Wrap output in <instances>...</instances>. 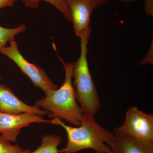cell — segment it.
<instances>
[{"mask_svg":"<svg viewBox=\"0 0 153 153\" xmlns=\"http://www.w3.org/2000/svg\"><path fill=\"white\" fill-rule=\"evenodd\" d=\"M9 44V46L0 48V52L13 60L22 72L30 78L34 86L42 89L46 96L57 89V85L50 79L44 69L25 59L19 51L15 39L11 40Z\"/></svg>","mask_w":153,"mask_h":153,"instance_id":"cell-4","label":"cell"},{"mask_svg":"<svg viewBox=\"0 0 153 153\" xmlns=\"http://www.w3.org/2000/svg\"><path fill=\"white\" fill-rule=\"evenodd\" d=\"M42 116L30 113L19 114H9L0 112V133L2 136L15 143L21 130L33 123H49Z\"/></svg>","mask_w":153,"mask_h":153,"instance_id":"cell-6","label":"cell"},{"mask_svg":"<svg viewBox=\"0 0 153 153\" xmlns=\"http://www.w3.org/2000/svg\"><path fill=\"white\" fill-rule=\"evenodd\" d=\"M120 1H122L124 2L131 3L137 1L138 0H120Z\"/></svg>","mask_w":153,"mask_h":153,"instance_id":"cell-17","label":"cell"},{"mask_svg":"<svg viewBox=\"0 0 153 153\" xmlns=\"http://www.w3.org/2000/svg\"><path fill=\"white\" fill-rule=\"evenodd\" d=\"M58 57L65 70L64 82L59 88L37 100L36 105L49 111L48 117L50 118H58L74 126H79L84 114L75 97L72 81V63H66L61 57Z\"/></svg>","mask_w":153,"mask_h":153,"instance_id":"cell-2","label":"cell"},{"mask_svg":"<svg viewBox=\"0 0 153 153\" xmlns=\"http://www.w3.org/2000/svg\"><path fill=\"white\" fill-rule=\"evenodd\" d=\"M30 150H24L22 153H30Z\"/></svg>","mask_w":153,"mask_h":153,"instance_id":"cell-18","label":"cell"},{"mask_svg":"<svg viewBox=\"0 0 153 153\" xmlns=\"http://www.w3.org/2000/svg\"><path fill=\"white\" fill-rule=\"evenodd\" d=\"M0 112L9 114H19L30 113L39 115L48 114L47 111L39 107L29 105L20 100L13 91L0 83Z\"/></svg>","mask_w":153,"mask_h":153,"instance_id":"cell-8","label":"cell"},{"mask_svg":"<svg viewBox=\"0 0 153 153\" xmlns=\"http://www.w3.org/2000/svg\"><path fill=\"white\" fill-rule=\"evenodd\" d=\"M50 121L62 127L67 134V144L59 150L60 153H76L85 149L92 150L96 153H112L110 146L114 138L113 132L100 126L93 117L84 115L79 126L67 125L58 118Z\"/></svg>","mask_w":153,"mask_h":153,"instance_id":"cell-1","label":"cell"},{"mask_svg":"<svg viewBox=\"0 0 153 153\" xmlns=\"http://www.w3.org/2000/svg\"><path fill=\"white\" fill-rule=\"evenodd\" d=\"M144 9L147 15L153 16V0H144Z\"/></svg>","mask_w":153,"mask_h":153,"instance_id":"cell-14","label":"cell"},{"mask_svg":"<svg viewBox=\"0 0 153 153\" xmlns=\"http://www.w3.org/2000/svg\"><path fill=\"white\" fill-rule=\"evenodd\" d=\"M1 76H0V80H1Z\"/></svg>","mask_w":153,"mask_h":153,"instance_id":"cell-19","label":"cell"},{"mask_svg":"<svg viewBox=\"0 0 153 153\" xmlns=\"http://www.w3.org/2000/svg\"><path fill=\"white\" fill-rule=\"evenodd\" d=\"M62 141V138L59 136L47 135L42 138L41 144L37 149L30 153H60L57 149Z\"/></svg>","mask_w":153,"mask_h":153,"instance_id":"cell-10","label":"cell"},{"mask_svg":"<svg viewBox=\"0 0 153 153\" xmlns=\"http://www.w3.org/2000/svg\"><path fill=\"white\" fill-rule=\"evenodd\" d=\"M25 6L30 8H38L39 7L40 1L47 2L55 7L60 11L64 17L68 21L72 22L71 14L67 4L64 0H22Z\"/></svg>","mask_w":153,"mask_h":153,"instance_id":"cell-11","label":"cell"},{"mask_svg":"<svg viewBox=\"0 0 153 153\" xmlns=\"http://www.w3.org/2000/svg\"><path fill=\"white\" fill-rule=\"evenodd\" d=\"M18 0H0V10L3 8L11 7Z\"/></svg>","mask_w":153,"mask_h":153,"instance_id":"cell-15","label":"cell"},{"mask_svg":"<svg viewBox=\"0 0 153 153\" xmlns=\"http://www.w3.org/2000/svg\"><path fill=\"white\" fill-rule=\"evenodd\" d=\"M114 138L110 148L112 153H153V143L140 142L118 128L113 132Z\"/></svg>","mask_w":153,"mask_h":153,"instance_id":"cell-9","label":"cell"},{"mask_svg":"<svg viewBox=\"0 0 153 153\" xmlns=\"http://www.w3.org/2000/svg\"><path fill=\"white\" fill-rule=\"evenodd\" d=\"M26 29V25L24 24H21L16 27L10 29L0 26V48L6 46L8 42L9 43L14 39L16 35L24 32Z\"/></svg>","mask_w":153,"mask_h":153,"instance_id":"cell-12","label":"cell"},{"mask_svg":"<svg viewBox=\"0 0 153 153\" xmlns=\"http://www.w3.org/2000/svg\"><path fill=\"white\" fill-rule=\"evenodd\" d=\"M96 1L98 2L99 4L100 5V6H101L103 4L107 2L109 0H96Z\"/></svg>","mask_w":153,"mask_h":153,"instance_id":"cell-16","label":"cell"},{"mask_svg":"<svg viewBox=\"0 0 153 153\" xmlns=\"http://www.w3.org/2000/svg\"><path fill=\"white\" fill-rule=\"evenodd\" d=\"M24 149L19 145H13L11 142L0 136V153H22Z\"/></svg>","mask_w":153,"mask_h":153,"instance_id":"cell-13","label":"cell"},{"mask_svg":"<svg viewBox=\"0 0 153 153\" xmlns=\"http://www.w3.org/2000/svg\"><path fill=\"white\" fill-rule=\"evenodd\" d=\"M91 34L85 33L80 37V55L72 64V76L76 101L84 115L94 117L101 104L88 62V44Z\"/></svg>","mask_w":153,"mask_h":153,"instance_id":"cell-3","label":"cell"},{"mask_svg":"<svg viewBox=\"0 0 153 153\" xmlns=\"http://www.w3.org/2000/svg\"><path fill=\"white\" fill-rule=\"evenodd\" d=\"M118 128L138 141L153 143V114L146 113L136 107H131L126 112L123 123Z\"/></svg>","mask_w":153,"mask_h":153,"instance_id":"cell-5","label":"cell"},{"mask_svg":"<svg viewBox=\"0 0 153 153\" xmlns=\"http://www.w3.org/2000/svg\"><path fill=\"white\" fill-rule=\"evenodd\" d=\"M71 13L72 22L76 36L91 32V15L94 9L100 7L96 0H64Z\"/></svg>","mask_w":153,"mask_h":153,"instance_id":"cell-7","label":"cell"}]
</instances>
